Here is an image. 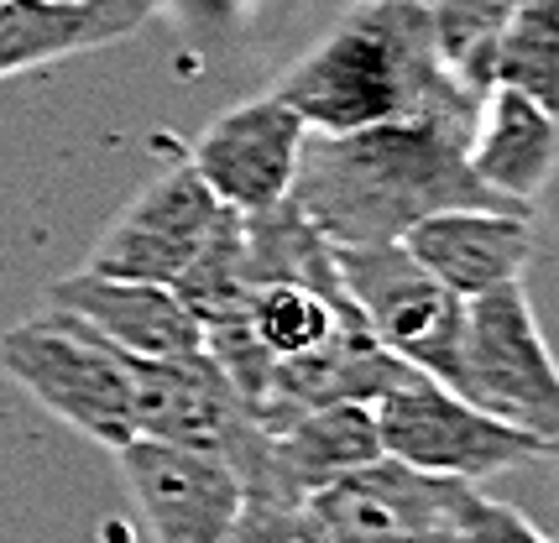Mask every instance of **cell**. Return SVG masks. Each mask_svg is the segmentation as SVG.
<instances>
[{
  "label": "cell",
  "instance_id": "cell-1",
  "mask_svg": "<svg viewBox=\"0 0 559 543\" xmlns=\"http://www.w3.org/2000/svg\"><path fill=\"white\" fill-rule=\"evenodd\" d=\"M288 198L330 246H388L439 209H508L471 173L465 136L435 121H382L345 136H304Z\"/></svg>",
  "mask_w": 559,
  "mask_h": 543
},
{
  "label": "cell",
  "instance_id": "cell-2",
  "mask_svg": "<svg viewBox=\"0 0 559 543\" xmlns=\"http://www.w3.org/2000/svg\"><path fill=\"white\" fill-rule=\"evenodd\" d=\"M272 95L319 136L382 121H435L471 142L481 116V99L435 58L424 0H366L277 79Z\"/></svg>",
  "mask_w": 559,
  "mask_h": 543
},
{
  "label": "cell",
  "instance_id": "cell-3",
  "mask_svg": "<svg viewBox=\"0 0 559 543\" xmlns=\"http://www.w3.org/2000/svg\"><path fill=\"white\" fill-rule=\"evenodd\" d=\"M444 387L559 449V361L538 335L523 282L465 298L455 371Z\"/></svg>",
  "mask_w": 559,
  "mask_h": 543
},
{
  "label": "cell",
  "instance_id": "cell-4",
  "mask_svg": "<svg viewBox=\"0 0 559 543\" xmlns=\"http://www.w3.org/2000/svg\"><path fill=\"white\" fill-rule=\"evenodd\" d=\"M0 366L48 408L52 419L90 434L110 455L136 439L131 413V355L99 340L90 324L48 309L43 319H26L0 335Z\"/></svg>",
  "mask_w": 559,
  "mask_h": 543
},
{
  "label": "cell",
  "instance_id": "cell-5",
  "mask_svg": "<svg viewBox=\"0 0 559 543\" xmlns=\"http://www.w3.org/2000/svg\"><path fill=\"white\" fill-rule=\"evenodd\" d=\"M371 413H377L382 455L429 470V475L471 481V486L528 466V460H555V445L481 413L476 402H465L461 393H450L444 382L424 376V371H408L392 393L371 402Z\"/></svg>",
  "mask_w": 559,
  "mask_h": 543
},
{
  "label": "cell",
  "instance_id": "cell-6",
  "mask_svg": "<svg viewBox=\"0 0 559 543\" xmlns=\"http://www.w3.org/2000/svg\"><path fill=\"white\" fill-rule=\"evenodd\" d=\"M341 272L345 298L382 346L408 361L414 371L450 382L455 346H461L465 298H455L439 277L418 267V256L403 241L388 246H330Z\"/></svg>",
  "mask_w": 559,
  "mask_h": 543
},
{
  "label": "cell",
  "instance_id": "cell-7",
  "mask_svg": "<svg viewBox=\"0 0 559 543\" xmlns=\"http://www.w3.org/2000/svg\"><path fill=\"white\" fill-rule=\"evenodd\" d=\"M471 492V481L377 455L361 470L319 486L304 507L330 543H444Z\"/></svg>",
  "mask_w": 559,
  "mask_h": 543
},
{
  "label": "cell",
  "instance_id": "cell-8",
  "mask_svg": "<svg viewBox=\"0 0 559 543\" xmlns=\"http://www.w3.org/2000/svg\"><path fill=\"white\" fill-rule=\"evenodd\" d=\"M219 220H225V204L199 183L189 162H178V168L152 178L110 220V230L90 251V272L173 288L194 267V256L215 236Z\"/></svg>",
  "mask_w": 559,
  "mask_h": 543
},
{
  "label": "cell",
  "instance_id": "cell-9",
  "mask_svg": "<svg viewBox=\"0 0 559 543\" xmlns=\"http://www.w3.org/2000/svg\"><path fill=\"white\" fill-rule=\"evenodd\" d=\"M116 460L157 543H219L241 512V475L225 455L126 439Z\"/></svg>",
  "mask_w": 559,
  "mask_h": 543
},
{
  "label": "cell",
  "instance_id": "cell-10",
  "mask_svg": "<svg viewBox=\"0 0 559 543\" xmlns=\"http://www.w3.org/2000/svg\"><path fill=\"white\" fill-rule=\"evenodd\" d=\"M304 136H309V125L277 95L246 99L199 131L189 168L225 209H236V215L267 209L277 198H288Z\"/></svg>",
  "mask_w": 559,
  "mask_h": 543
},
{
  "label": "cell",
  "instance_id": "cell-11",
  "mask_svg": "<svg viewBox=\"0 0 559 543\" xmlns=\"http://www.w3.org/2000/svg\"><path fill=\"white\" fill-rule=\"evenodd\" d=\"M131 413L136 439H163L183 449H210L236 460L241 445L257 434L230 376L204 355H168V361H136L131 355Z\"/></svg>",
  "mask_w": 559,
  "mask_h": 543
},
{
  "label": "cell",
  "instance_id": "cell-12",
  "mask_svg": "<svg viewBox=\"0 0 559 543\" xmlns=\"http://www.w3.org/2000/svg\"><path fill=\"white\" fill-rule=\"evenodd\" d=\"M48 309L90 324L99 340H110L136 361H168V355L204 350L194 314L163 282H126V277H99V272L84 267L52 282Z\"/></svg>",
  "mask_w": 559,
  "mask_h": 543
},
{
  "label": "cell",
  "instance_id": "cell-13",
  "mask_svg": "<svg viewBox=\"0 0 559 543\" xmlns=\"http://www.w3.org/2000/svg\"><path fill=\"white\" fill-rule=\"evenodd\" d=\"M403 246L455 298H476L502 282H523L534 262V225L508 209H439L403 236Z\"/></svg>",
  "mask_w": 559,
  "mask_h": 543
},
{
  "label": "cell",
  "instance_id": "cell-14",
  "mask_svg": "<svg viewBox=\"0 0 559 543\" xmlns=\"http://www.w3.org/2000/svg\"><path fill=\"white\" fill-rule=\"evenodd\" d=\"M146 0H0V79L95 52L146 22Z\"/></svg>",
  "mask_w": 559,
  "mask_h": 543
},
{
  "label": "cell",
  "instance_id": "cell-15",
  "mask_svg": "<svg viewBox=\"0 0 559 543\" xmlns=\"http://www.w3.org/2000/svg\"><path fill=\"white\" fill-rule=\"evenodd\" d=\"M555 157H559V116H549L544 105H534L518 89H491L481 99L476 131L465 142V162L497 198L528 209L544 194L549 173H555Z\"/></svg>",
  "mask_w": 559,
  "mask_h": 543
},
{
  "label": "cell",
  "instance_id": "cell-16",
  "mask_svg": "<svg viewBox=\"0 0 559 543\" xmlns=\"http://www.w3.org/2000/svg\"><path fill=\"white\" fill-rule=\"evenodd\" d=\"M491 89H518L559 116V0H512L491 58Z\"/></svg>",
  "mask_w": 559,
  "mask_h": 543
},
{
  "label": "cell",
  "instance_id": "cell-17",
  "mask_svg": "<svg viewBox=\"0 0 559 543\" xmlns=\"http://www.w3.org/2000/svg\"><path fill=\"white\" fill-rule=\"evenodd\" d=\"M350 309L356 303L345 293H314V288H298V282L251 288V298H246L251 335L267 346L272 361H298V355L319 350Z\"/></svg>",
  "mask_w": 559,
  "mask_h": 543
},
{
  "label": "cell",
  "instance_id": "cell-18",
  "mask_svg": "<svg viewBox=\"0 0 559 543\" xmlns=\"http://www.w3.org/2000/svg\"><path fill=\"white\" fill-rule=\"evenodd\" d=\"M508 11L512 0H424L435 58L476 99L491 95V58H497V37L508 26Z\"/></svg>",
  "mask_w": 559,
  "mask_h": 543
},
{
  "label": "cell",
  "instance_id": "cell-19",
  "mask_svg": "<svg viewBox=\"0 0 559 543\" xmlns=\"http://www.w3.org/2000/svg\"><path fill=\"white\" fill-rule=\"evenodd\" d=\"M219 543H330L304 502H241Z\"/></svg>",
  "mask_w": 559,
  "mask_h": 543
},
{
  "label": "cell",
  "instance_id": "cell-20",
  "mask_svg": "<svg viewBox=\"0 0 559 543\" xmlns=\"http://www.w3.org/2000/svg\"><path fill=\"white\" fill-rule=\"evenodd\" d=\"M444 543H549V539L523 512H512L508 502H491V496L471 492Z\"/></svg>",
  "mask_w": 559,
  "mask_h": 543
},
{
  "label": "cell",
  "instance_id": "cell-21",
  "mask_svg": "<svg viewBox=\"0 0 559 543\" xmlns=\"http://www.w3.org/2000/svg\"><path fill=\"white\" fill-rule=\"evenodd\" d=\"M555 460H559V449H555Z\"/></svg>",
  "mask_w": 559,
  "mask_h": 543
}]
</instances>
